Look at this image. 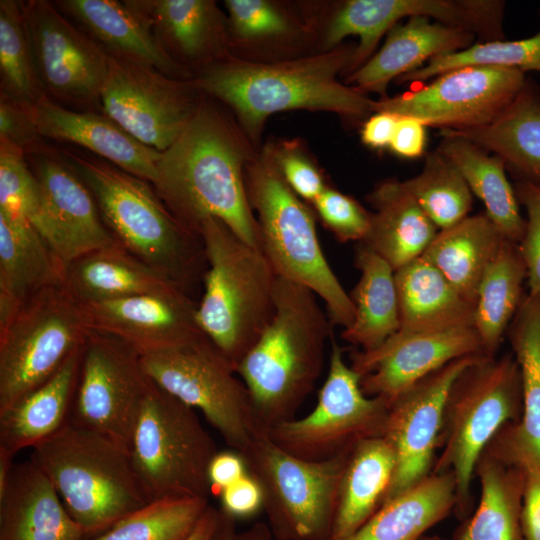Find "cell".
Returning <instances> with one entry per match:
<instances>
[{"label":"cell","instance_id":"1","mask_svg":"<svg viewBox=\"0 0 540 540\" xmlns=\"http://www.w3.org/2000/svg\"><path fill=\"white\" fill-rule=\"evenodd\" d=\"M250 159L237 128L201 100L183 132L161 152L152 186L174 218L194 235L200 237L203 222L216 218L260 249L259 227L245 187Z\"/></svg>","mask_w":540,"mask_h":540},{"label":"cell","instance_id":"2","mask_svg":"<svg viewBox=\"0 0 540 540\" xmlns=\"http://www.w3.org/2000/svg\"><path fill=\"white\" fill-rule=\"evenodd\" d=\"M354 49L338 46L274 63L224 56L202 67L191 81L199 92L228 105L252 141L259 138L266 119L282 111L321 110L366 120L375 113L376 101L337 79L348 71Z\"/></svg>","mask_w":540,"mask_h":540},{"label":"cell","instance_id":"3","mask_svg":"<svg viewBox=\"0 0 540 540\" xmlns=\"http://www.w3.org/2000/svg\"><path fill=\"white\" fill-rule=\"evenodd\" d=\"M332 327L313 291L278 276L274 316L236 367L266 432L293 419L313 390Z\"/></svg>","mask_w":540,"mask_h":540},{"label":"cell","instance_id":"4","mask_svg":"<svg viewBox=\"0 0 540 540\" xmlns=\"http://www.w3.org/2000/svg\"><path fill=\"white\" fill-rule=\"evenodd\" d=\"M61 155L91 191L118 243L191 295L207 271L201 238L174 218L148 181L100 157L68 150Z\"/></svg>","mask_w":540,"mask_h":540},{"label":"cell","instance_id":"5","mask_svg":"<svg viewBox=\"0 0 540 540\" xmlns=\"http://www.w3.org/2000/svg\"><path fill=\"white\" fill-rule=\"evenodd\" d=\"M199 236L207 271L197 321L236 371L274 316L278 275L260 249L219 219L204 221Z\"/></svg>","mask_w":540,"mask_h":540},{"label":"cell","instance_id":"6","mask_svg":"<svg viewBox=\"0 0 540 540\" xmlns=\"http://www.w3.org/2000/svg\"><path fill=\"white\" fill-rule=\"evenodd\" d=\"M30 460L49 478L87 537L100 535L150 503L129 453L69 420L32 448Z\"/></svg>","mask_w":540,"mask_h":540},{"label":"cell","instance_id":"7","mask_svg":"<svg viewBox=\"0 0 540 540\" xmlns=\"http://www.w3.org/2000/svg\"><path fill=\"white\" fill-rule=\"evenodd\" d=\"M245 187L260 250L276 274L313 291L333 326H350L354 305L324 255L313 212L283 180L268 148L248 161Z\"/></svg>","mask_w":540,"mask_h":540},{"label":"cell","instance_id":"8","mask_svg":"<svg viewBox=\"0 0 540 540\" xmlns=\"http://www.w3.org/2000/svg\"><path fill=\"white\" fill-rule=\"evenodd\" d=\"M522 413L519 366L512 353L477 356L452 382L444 405L440 455L431 473L451 472L457 511L464 516L471 498L475 467L487 445Z\"/></svg>","mask_w":540,"mask_h":540},{"label":"cell","instance_id":"9","mask_svg":"<svg viewBox=\"0 0 540 540\" xmlns=\"http://www.w3.org/2000/svg\"><path fill=\"white\" fill-rule=\"evenodd\" d=\"M218 452L195 409L152 380L130 446L135 474L150 502L211 495L208 469Z\"/></svg>","mask_w":540,"mask_h":540},{"label":"cell","instance_id":"10","mask_svg":"<svg viewBox=\"0 0 540 540\" xmlns=\"http://www.w3.org/2000/svg\"><path fill=\"white\" fill-rule=\"evenodd\" d=\"M352 450V449H351ZM309 461L260 434L241 455L258 482L272 535L278 540H330L339 486L350 451Z\"/></svg>","mask_w":540,"mask_h":540},{"label":"cell","instance_id":"11","mask_svg":"<svg viewBox=\"0 0 540 540\" xmlns=\"http://www.w3.org/2000/svg\"><path fill=\"white\" fill-rule=\"evenodd\" d=\"M141 357L149 378L198 409L230 449L242 454L266 432L245 383L205 334Z\"/></svg>","mask_w":540,"mask_h":540},{"label":"cell","instance_id":"12","mask_svg":"<svg viewBox=\"0 0 540 540\" xmlns=\"http://www.w3.org/2000/svg\"><path fill=\"white\" fill-rule=\"evenodd\" d=\"M65 284L48 287L0 327V411L54 375L89 332Z\"/></svg>","mask_w":540,"mask_h":540},{"label":"cell","instance_id":"13","mask_svg":"<svg viewBox=\"0 0 540 540\" xmlns=\"http://www.w3.org/2000/svg\"><path fill=\"white\" fill-rule=\"evenodd\" d=\"M361 378L332 335L328 373L315 408L273 426L267 435L281 449L309 461L336 457L365 439L382 436L389 405L365 395Z\"/></svg>","mask_w":540,"mask_h":540},{"label":"cell","instance_id":"14","mask_svg":"<svg viewBox=\"0 0 540 540\" xmlns=\"http://www.w3.org/2000/svg\"><path fill=\"white\" fill-rule=\"evenodd\" d=\"M151 379L141 354L108 333L89 330L69 421L130 451Z\"/></svg>","mask_w":540,"mask_h":540},{"label":"cell","instance_id":"15","mask_svg":"<svg viewBox=\"0 0 540 540\" xmlns=\"http://www.w3.org/2000/svg\"><path fill=\"white\" fill-rule=\"evenodd\" d=\"M35 71L45 96L60 105L102 113L109 56L53 2L21 1Z\"/></svg>","mask_w":540,"mask_h":540},{"label":"cell","instance_id":"16","mask_svg":"<svg viewBox=\"0 0 540 540\" xmlns=\"http://www.w3.org/2000/svg\"><path fill=\"white\" fill-rule=\"evenodd\" d=\"M527 82L509 68L466 66L447 71L429 84L376 101L375 112L410 116L439 130H464L492 123Z\"/></svg>","mask_w":540,"mask_h":540},{"label":"cell","instance_id":"17","mask_svg":"<svg viewBox=\"0 0 540 540\" xmlns=\"http://www.w3.org/2000/svg\"><path fill=\"white\" fill-rule=\"evenodd\" d=\"M199 93L191 80L109 57L101 108L139 142L163 152L193 118Z\"/></svg>","mask_w":540,"mask_h":540},{"label":"cell","instance_id":"18","mask_svg":"<svg viewBox=\"0 0 540 540\" xmlns=\"http://www.w3.org/2000/svg\"><path fill=\"white\" fill-rule=\"evenodd\" d=\"M477 356L446 364L416 382L390 405L382 437L393 449L395 470L382 505L431 473L449 388Z\"/></svg>","mask_w":540,"mask_h":540},{"label":"cell","instance_id":"19","mask_svg":"<svg viewBox=\"0 0 540 540\" xmlns=\"http://www.w3.org/2000/svg\"><path fill=\"white\" fill-rule=\"evenodd\" d=\"M39 145L26 154L40 187L49 228V246L64 267L118 241L102 220L96 201L62 155Z\"/></svg>","mask_w":540,"mask_h":540},{"label":"cell","instance_id":"20","mask_svg":"<svg viewBox=\"0 0 540 540\" xmlns=\"http://www.w3.org/2000/svg\"><path fill=\"white\" fill-rule=\"evenodd\" d=\"M484 355L473 327L439 332L394 334L371 352L354 350L350 366L369 397L394 400L419 380L446 364L467 356Z\"/></svg>","mask_w":540,"mask_h":540},{"label":"cell","instance_id":"21","mask_svg":"<svg viewBox=\"0 0 540 540\" xmlns=\"http://www.w3.org/2000/svg\"><path fill=\"white\" fill-rule=\"evenodd\" d=\"M81 306L89 329L116 336L141 355L176 347L204 335L197 321V304L183 290L81 303Z\"/></svg>","mask_w":540,"mask_h":540},{"label":"cell","instance_id":"22","mask_svg":"<svg viewBox=\"0 0 540 540\" xmlns=\"http://www.w3.org/2000/svg\"><path fill=\"white\" fill-rule=\"evenodd\" d=\"M506 336L520 369L522 413L484 452L509 466L540 469V293H525Z\"/></svg>","mask_w":540,"mask_h":540},{"label":"cell","instance_id":"23","mask_svg":"<svg viewBox=\"0 0 540 540\" xmlns=\"http://www.w3.org/2000/svg\"><path fill=\"white\" fill-rule=\"evenodd\" d=\"M55 6L109 57L191 80L190 69L161 47L146 18L129 0H57Z\"/></svg>","mask_w":540,"mask_h":540},{"label":"cell","instance_id":"24","mask_svg":"<svg viewBox=\"0 0 540 540\" xmlns=\"http://www.w3.org/2000/svg\"><path fill=\"white\" fill-rule=\"evenodd\" d=\"M30 112L42 138L76 144L132 175L154 182L161 152L139 142L107 115L68 109L47 97Z\"/></svg>","mask_w":540,"mask_h":540},{"label":"cell","instance_id":"25","mask_svg":"<svg viewBox=\"0 0 540 540\" xmlns=\"http://www.w3.org/2000/svg\"><path fill=\"white\" fill-rule=\"evenodd\" d=\"M476 36L470 32L435 22L429 18L410 17L395 25L382 47L346 82L363 93L375 92L386 97L391 81L423 66L432 58L466 49Z\"/></svg>","mask_w":540,"mask_h":540},{"label":"cell","instance_id":"26","mask_svg":"<svg viewBox=\"0 0 540 540\" xmlns=\"http://www.w3.org/2000/svg\"><path fill=\"white\" fill-rule=\"evenodd\" d=\"M46 474L30 459L16 463L0 494V540H83Z\"/></svg>","mask_w":540,"mask_h":540},{"label":"cell","instance_id":"27","mask_svg":"<svg viewBox=\"0 0 540 540\" xmlns=\"http://www.w3.org/2000/svg\"><path fill=\"white\" fill-rule=\"evenodd\" d=\"M177 63L202 67L224 57L228 21L211 0H129ZM190 69V68H189Z\"/></svg>","mask_w":540,"mask_h":540},{"label":"cell","instance_id":"28","mask_svg":"<svg viewBox=\"0 0 540 540\" xmlns=\"http://www.w3.org/2000/svg\"><path fill=\"white\" fill-rule=\"evenodd\" d=\"M65 267L24 218L0 210V327L44 289L64 284Z\"/></svg>","mask_w":540,"mask_h":540},{"label":"cell","instance_id":"29","mask_svg":"<svg viewBox=\"0 0 540 540\" xmlns=\"http://www.w3.org/2000/svg\"><path fill=\"white\" fill-rule=\"evenodd\" d=\"M366 200L373 212L369 231L360 243L394 271L421 257L439 231L403 181L388 179L378 183Z\"/></svg>","mask_w":540,"mask_h":540},{"label":"cell","instance_id":"30","mask_svg":"<svg viewBox=\"0 0 540 540\" xmlns=\"http://www.w3.org/2000/svg\"><path fill=\"white\" fill-rule=\"evenodd\" d=\"M83 345L58 371L8 408L0 411V448L13 455L56 433L71 415Z\"/></svg>","mask_w":540,"mask_h":540},{"label":"cell","instance_id":"31","mask_svg":"<svg viewBox=\"0 0 540 540\" xmlns=\"http://www.w3.org/2000/svg\"><path fill=\"white\" fill-rule=\"evenodd\" d=\"M64 284L80 303L186 291L120 244L90 252L70 262L65 268Z\"/></svg>","mask_w":540,"mask_h":540},{"label":"cell","instance_id":"32","mask_svg":"<svg viewBox=\"0 0 540 540\" xmlns=\"http://www.w3.org/2000/svg\"><path fill=\"white\" fill-rule=\"evenodd\" d=\"M395 284L400 323L396 334L473 327L475 306L423 258L396 270Z\"/></svg>","mask_w":540,"mask_h":540},{"label":"cell","instance_id":"33","mask_svg":"<svg viewBox=\"0 0 540 540\" xmlns=\"http://www.w3.org/2000/svg\"><path fill=\"white\" fill-rule=\"evenodd\" d=\"M505 240L483 212L439 230L421 258L433 265L466 301L476 306L482 277Z\"/></svg>","mask_w":540,"mask_h":540},{"label":"cell","instance_id":"34","mask_svg":"<svg viewBox=\"0 0 540 540\" xmlns=\"http://www.w3.org/2000/svg\"><path fill=\"white\" fill-rule=\"evenodd\" d=\"M472 141L503 159L517 179L540 180V87L527 80L514 101L489 125L439 130Z\"/></svg>","mask_w":540,"mask_h":540},{"label":"cell","instance_id":"35","mask_svg":"<svg viewBox=\"0 0 540 540\" xmlns=\"http://www.w3.org/2000/svg\"><path fill=\"white\" fill-rule=\"evenodd\" d=\"M457 506L451 472L430 473L385 502L346 540H421Z\"/></svg>","mask_w":540,"mask_h":540},{"label":"cell","instance_id":"36","mask_svg":"<svg viewBox=\"0 0 540 540\" xmlns=\"http://www.w3.org/2000/svg\"><path fill=\"white\" fill-rule=\"evenodd\" d=\"M395 470V455L380 436L349 453L342 474L330 540H346L381 507Z\"/></svg>","mask_w":540,"mask_h":540},{"label":"cell","instance_id":"37","mask_svg":"<svg viewBox=\"0 0 540 540\" xmlns=\"http://www.w3.org/2000/svg\"><path fill=\"white\" fill-rule=\"evenodd\" d=\"M360 278L350 294L354 319L342 338L362 352L379 348L399 330L395 271L379 255L358 243L354 258Z\"/></svg>","mask_w":540,"mask_h":540},{"label":"cell","instance_id":"38","mask_svg":"<svg viewBox=\"0 0 540 540\" xmlns=\"http://www.w3.org/2000/svg\"><path fill=\"white\" fill-rule=\"evenodd\" d=\"M441 137L437 150L458 169L504 237L519 243L525 230V218L521 215L514 187L507 178L503 159L467 139Z\"/></svg>","mask_w":540,"mask_h":540},{"label":"cell","instance_id":"39","mask_svg":"<svg viewBox=\"0 0 540 540\" xmlns=\"http://www.w3.org/2000/svg\"><path fill=\"white\" fill-rule=\"evenodd\" d=\"M475 475L481 488L479 504L458 540H526L522 526L525 470L483 452Z\"/></svg>","mask_w":540,"mask_h":540},{"label":"cell","instance_id":"40","mask_svg":"<svg viewBox=\"0 0 540 540\" xmlns=\"http://www.w3.org/2000/svg\"><path fill=\"white\" fill-rule=\"evenodd\" d=\"M527 268L518 243L505 240L478 289L474 324L486 357H495L525 295Z\"/></svg>","mask_w":540,"mask_h":540},{"label":"cell","instance_id":"41","mask_svg":"<svg viewBox=\"0 0 540 540\" xmlns=\"http://www.w3.org/2000/svg\"><path fill=\"white\" fill-rule=\"evenodd\" d=\"M403 184L439 230L466 218L472 209L473 194L466 181L438 150L426 154L421 172Z\"/></svg>","mask_w":540,"mask_h":540},{"label":"cell","instance_id":"42","mask_svg":"<svg viewBox=\"0 0 540 540\" xmlns=\"http://www.w3.org/2000/svg\"><path fill=\"white\" fill-rule=\"evenodd\" d=\"M0 95L28 109L44 99L25 27L21 1H0Z\"/></svg>","mask_w":540,"mask_h":540},{"label":"cell","instance_id":"43","mask_svg":"<svg viewBox=\"0 0 540 540\" xmlns=\"http://www.w3.org/2000/svg\"><path fill=\"white\" fill-rule=\"evenodd\" d=\"M208 506V499L199 497L153 501L91 540H185Z\"/></svg>","mask_w":540,"mask_h":540},{"label":"cell","instance_id":"44","mask_svg":"<svg viewBox=\"0 0 540 540\" xmlns=\"http://www.w3.org/2000/svg\"><path fill=\"white\" fill-rule=\"evenodd\" d=\"M466 66L501 67L524 73L540 72V31L521 40L479 42L457 52L436 56L416 70L397 78L395 82L400 85L420 83Z\"/></svg>","mask_w":540,"mask_h":540},{"label":"cell","instance_id":"45","mask_svg":"<svg viewBox=\"0 0 540 540\" xmlns=\"http://www.w3.org/2000/svg\"><path fill=\"white\" fill-rule=\"evenodd\" d=\"M0 210L26 219L49 244L39 183L19 146L0 138Z\"/></svg>","mask_w":540,"mask_h":540},{"label":"cell","instance_id":"46","mask_svg":"<svg viewBox=\"0 0 540 540\" xmlns=\"http://www.w3.org/2000/svg\"><path fill=\"white\" fill-rule=\"evenodd\" d=\"M311 204L323 225L339 242L360 243L366 237L371 212L353 197L328 186Z\"/></svg>","mask_w":540,"mask_h":540},{"label":"cell","instance_id":"47","mask_svg":"<svg viewBox=\"0 0 540 540\" xmlns=\"http://www.w3.org/2000/svg\"><path fill=\"white\" fill-rule=\"evenodd\" d=\"M228 27L241 40H261L284 35L290 30L287 16L265 0H226Z\"/></svg>","mask_w":540,"mask_h":540},{"label":"cell","instance_id":"48","mask_svg":"<svg viewBox=\"0 0 540 540\" xmlns=\"http://www.w3.org/2000/svg\"><path fill=\"white\" fill-rule=\"evenodd\" d=\"M514 190L527 214L518 246L527 268L528 292L540 293V180L517 179Z\"/></svg>","mask_w":540,"mask_h":540},{"label":"cell","instance_id":"49","mask_svg":"<svg viewBox=\"0 0 540 540\" xmlns=\"http://www.w3.org/2000/svg\"><path fill=\"white\" fill-rule=\"evenodd\" d=\"M275 166L291 190L312 203L327 187L317 166L293 146L268 147Z\"/></svg>","mask_w":540,"mask_h":540},{"label":"cell","instance_id":"50","mask_svg":"<svg viewBox=\"0 0 540 540\" xmlns=\"http://www.w3.org/2000/svg\"><path fill=\"white\" fill-rule=\"evenodd\" d=\"M0 138L19 146L27 154L42 144L30 109L0 95Z\"/></svg>","mask_w":540,"mask_h":540},{"label":"cell","instance_id":"51","mask_svg":"<svg viewBox=\"0 0 540 540\" xmlns=\"http://www.w3.org/2000/svg\"><path fill=\"white\" fill-rule=\"evenodd\" d=\"M221 509L234 519L254 516L263 508V494L258 482L247 472L219 495Z\"/></svg>","mask_w":540,"mask_h":540},{"label":"cell","instance_id":"52","mask_svg":"<svg viewBox=\"0 0 540 540\" xmlns=\"http://www.w3.org/2000/svg\"><path fill=\"white\" fill-rule=\"evenodd\" d=\"M426 127L417 118L399 117L389 146L390 150L406 159L421 157L426 147Z\"/></svg>","mask_w":540,"mask_h":540},{"label":"cell","instance_id":"53","mask_svg":"<svg viewBox=\"0 0 540 540\" xmlns=\"http://www.w3.org/2000/svg\"><path fill=\"white\" fill-rule=\"evenodd\" d=\"M246 474V464L240 453L232 449L218 451L212 458L208 469L211 495L219 496L225 488Z\"/></svg>","mask_w":540,"mask_h":540},{"label":"cell","instance_id":"54","mask_svg":"<svg viewBox=\"0 0 540 540\" xmlns=\"http://www.w3.org/2000/svg\"><path fill=\"white\" fill-rule=\"evenodd\" d=\"M522 526L526 540H540V469L525 470Z\"/></svg>","mask_w":540,"mask_h":540},{"label":"cell","instance_id":"55","mask_svg":"<svg viewBox=\"0 0 540 540\" xmlns=\"http://www.w3.org/2000/svg\"><path fill=\"white\" fill-rule=\"evenodd\" d=\"M398 116L389 112H375L363 123L362 142L373 149L389 148Z\"/></svg>","mask_w":540,"mask_h":540},{"label":"cell","instance_id":"56","mask_svg":"<svg viewBox=\"0 0 540 540\" xmlns=\"http://www.w3.org/2000/svg\"><path fill=\"white\" fill-rule=\"evenodd\" d=\"M219 509L209 504L192 533L185 540H212L217 528Z\"/></svg>","mask_w":540,"mask_h":540},{"label":"cell","instance_id":"57","mask_svg":"<svg viewBox=\"0 0 540 540\" xmlns=\"http://www.w3.org/2000/svg\"><path fill=\"white\" fill-rule=\"evenodd\" d=\"M236 519L219 508V519L212 540H236Z\"/></svg>","mask_w":540,"mask_h":540},{"label":"cell","instance_id":"58","mask_svg":"<svg viewBox=\"0 0 540 540\" xmlns=\"http://www.w3.org/2000/svg\"><path fill=\"white\" fill-rule=\"evenodd\" d=\"M272 532L264 522H256L249 529L238 532L236 540H271Z\"/></svg>","mask_w":540,"mask_h":540},{"label":"cell","instance_id":"59","mask_svg":"<svg viewBox=\"0 0 540 540\" xmlns=\"http://www.w3.org/2000/svg\"><path fill=\"white\" fill-rule=\"evenodd\" d=\"M12 453L0 448V494L4 492L15 466Z\"/></svg>","mask_w":540,"mask_h":540},{"label":"cell","instance_id":"60","mask_svg":"<svg viewBox=\"0 0 540 540\" xmlns=\"http://www.w3.org/2000/svg\"><path fill=\"white\" fill-rule=\"evenodd\" d=\"M421 540H445L443 538L437 537V536H424Z\"/></svg>","mask_w":540,"mask_h":540}]
</instances>
